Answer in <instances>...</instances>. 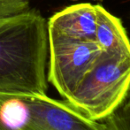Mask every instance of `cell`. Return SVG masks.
Listing matches in <instances>:
<instances>
[{
	"label": "cell",
	"mask_w": 130,
	"mask_h": 130,
	"mask_svg": "<svg viewBox=\"0 0 130 130\" xmlns=\"http://www.w3.org/2000/svg\"><path fill=\"white\" fill-rule=\"evenodd\" d=\"M130 88V55L102 52L92 68L67 100L94 120L108 117Z\"/></svg>",
	"instance_id": "obj_2"
},
{
	"label": "cell",
	"mask_w": 130,
	"mask_h": 130,
	"mask_svg": "<svg viewBox=\"0 0 130 130\" xmlns=\"http://www.w3.org/2000/svg\"><path fill=\"white\" fill-rule=\"evenodd\" d=\"M102 122L107 130H130V88L121 103Z\"/></svg>",
	"instance_id": "obj_7"
},
{
	"label": "cell",
	"mask_w": 130,
	"mask_h": 130,
	"mask_svg": "<svg viewBox=\"0 0 130 130\" xmlns=\"http://www.w3.org/2000/svg\"><path fill=\"white\" fill-rule=\"evenodd\" d=\"M96 27L95 41L103 52L130 55V41L119 18L108 12L101 5H96Z\"/></svg>",
	"instance_id": "obj_6"
},
{
	"label": "cell",
	"mask_w": 130,
	"mask_h": 130,
	"mask_svg": "<svg viewBox=\"0 0 130 130\" xmlns=\"http://www.w3.org/2000/svg\"><path fill=\"white\" fill-rule=\"evenodd\" d=\"M48 31L67 37L95 41L96 5L89 3L70 5L49 19Z\"/></svg>",
	"instance_id": "obj_5"
},
{
	"label": "cell",
	"mask_w": 130,
	"mask_h": 130,
	"mask_svg": "<svg viewBox=\"0 0 130 130\" xmlns=\"http://www.w3.org/2000/svg\"><path fill=\"white\" fill-rule=\"evenodd\" d=\"M0 130H8V129H5V128H3V127H0Z\"/></svg>",
	"instance_id": "obj_9"
},
{
	"label": "cell",
	"mask_w": 130,
	"mask_h": 130,
	"mask_svg": "<svg viewBox=\"0 0 130 130\" xmlns=\"http://www.w3.org/2000/svg\"><path fill=\"white\" fill-rule=\"evenodd\" d=\"M47 80L67 100L102 53L96 41L67 37L48 31Z\"/></svg>",
	"instance_id": "obj_3"
},
{
	"label": "cell",
	"mask_w": 130,
	"mask_h": 130,
	"mask_svg": "<svg viewBox=\"0 0 130 130\" xmlns=\"http://www.w3.org/2000/svg\"><path fill=\"white\" fill-rule=\"evenodd\" d=\"M27 107V119L20 130H107L102 121L94 120L68 101L46 94L20 98Z\"/></svg>",
	"instance_id": "obj_4"
},
{
	"label": "cell",
	"mask_w": 130,
	"mask_h": 130,
	"mask_svg": "<svg viewBox=\"0 0 130 130\" xmlns=\"http://www.w3.org/2000/svg\"><path fill=\"white\" fill-rule=\"evenodd\" d=\"M30 0H0V19L30 10Z\"/></svg>",
	"instance_id": "obj_8"
},
{
	"label": "cell",
	"mask_w": 130,
	"mask_h": 130,
	"mask_svg": "<svg viewBox=\"0 0 130 130\" xmlns=\"http://www.w3.org/2000/svg\"><path fill=\"white\" fill-rule=\"evenodd\" d=\"M48 23L36 9L0 19V101L46 94Z\"/></svg>",
	"instance_id": "obj_1"
}]
</instances>
